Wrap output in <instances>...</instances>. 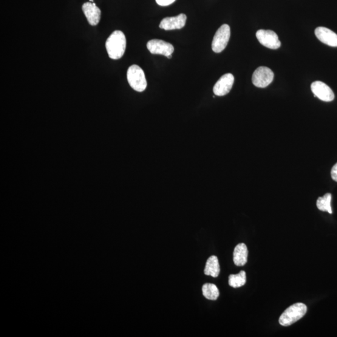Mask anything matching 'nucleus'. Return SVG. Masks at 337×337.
<instances>
[{
    "label": "nucleus",
    "instance_id": "1",
    "mask_svg": "<svg viewBox=\"0 0 337 337\" xmlns=\"http://www.w3.org/2000/svg\"><path fill=\"white\" fill-rule=\"evenodd\" d=\"M126 48V39L121 31L116 30L109 36L106 42V48L109 58L119 59L123 57Z\"/></svg>",
    "mask_w": 337,
    "mask_h": 337
},
{
    "label": "nucleus",
    "instance_id": "2",
    "mask_svg": "<svg viewBox=\"0 0 337 337\" xmlns=\"http://www.w3.org/2000/svg\"><path fill=\"white\" fill-rule=\"evenodd\" d=\"M307 311V306L302 303H297L291 305L280 316L279 321L280 324L282 326H290L303 318Z\"/></svg>",
    "mask_w": 337,
    "mask_h": 337
},
{
    "label": "nucleus",
    "instance_id": "3",
    "mask_svg": "<svg viewBox=\"0 0 337 337\" xmlns=\"http://www.w3.org/2000/svg\"><path fill=\"white\" fill-rule=\"evenodd\" d=\"M130 86L138 92H143L147 87V81L143 70L138 65H132L127 72Z\"/></svg>",
    "mask_w": 337,
    "mask_h": 337
},
{
    "label": "nucleus",
    "instance_id": "4",
    "mask_svg": "<svg viewBox=\"0 0 337 337\" xmlns=\"http://www.w3.org/2000/svg\"><path fill=\"white\" fill-rule=\"evenodd\" d=\"M231 29L228 25H223L217 31L212 42V49L215 53L222 52L228 44Z\"/></svg>",
    "mask_w": 337,
    "mask_h": 337
},
{
    "label": "nucleus",
    "instance_id": "5",
    "mask_svg": "<svg viewBox=\"0 0 337 337\" xmlns=\"http://www.w3.org/2000/svg\"><path fill=\"white\" fill-rule=\"evenodd\" d=\"M274 74L271 69L265 66L259 67L253 73V83L260 88L266 87L273 81Z\"/></svg>",
    "mask_w": 337,
    "mask_h": 337
},
{
    "label": "nucleus",
    "instance_id": "6",
    "mask_svg": "<svg viewBox=\"0 0 337 337\" xmlns=\"http://www.w3.org/2000/svg\"><path fill=\"white\" fill-rule=\"evenodd\" d=\"M147 48L150 53L153 55H161L171 58L172 54L174 53V47L169 42L160 40V39H152L147 44Z\"/></svg>",
    "mask_w": 337,
    "mask_h": 337
},
{
    "label": "nucleus",
    "instance_id": "7",
    "mask_svg": "<svg viewBox=\"0 0 337 337\" xmlns=\"http://www.w3.org/2000/svg\"><path fill=\"white\" fill-rule=\"evenodd\" d=\"M256 37L260 44L270 49L277 50L281 46L278 36L273 31L260 30L256 33Z\"/></svg>",
    "mask_w": 337,
    "mask_h": 337
},
{
    "label": "nucleus",
    "instance_id": "8",
    "mask_svg": "<svg viewBox=\"0 0 337 337\" xmlns=\"http://www.w3.org/2000/svg\"><path fill=\"white\" fill-rule=\"evenodd\" d=\"M311 89L314 96L322 101L330 102L335 98L332 89L322 81L313 82L311 84Z\"/></svg>",
    "mask_w": 337,
    "mask_h": 337
},
{
    "label": "nucleus",
    "instance_id": "9",
    "mask_svg": "<svg viewBox=\"0 0 337 337\" xmlns=\"http://www.w3.org/2000/svg\"><path fill=\"white\" fill-rule=\"evenodd\" d=\"M234 82V76L231 73L223 75L214 85L213 92L215 95L223 96L231 92Z\"/></svg>",
    "mask_w": 337,
    "mask_h": 337
},
{
    "label": "nucleus",
    "instance_id": "10",
    "mask_svg": "<svg viewBox=\"0 0 337 337\" xmlns=\"http://www.w3.org/2000/svg\"><path fill=\"white\" fill-rule=\"evenodd\" d=\"M187 16L181 13L177 16L166 17L161 21L160 28L165 30H179L185 26Z\"/></svg>",
    "mask_w": 337,
    "mask_h": 337
},
{
    "label": "nucleus",
    "instance_id": "11",
    "mask_svg": "<svg viewBox=\"0 0 337 337\" xmlns=\"http://www.w3.org/2000/svg\"><path fill=\"white\" fill-rule=\"evenodd\" d=\"M87 20L92 26L98 25L100 21L101 11L98 7H96L95 3L87 2L82 7Z\"/></svg>",
    "mask_w": 337,
    "mask_h": 337
},
{
    "label": "nucleus",
    "instance_id": "12",
    "mask_svg": "<svg viewBox=\"0 0 337 337\" xmlns=\"http://www.w3.org/2000/svg\"><path fill=\"white\" fill-rule=\"evenodd\" d=\"M317 38L323 43L332 47H337V35L325 27H318L315 31Z\"/></svg>",
    "mask_w": 337,
    "mask_h": 337
},
{
    "label": "nucleus",
    "instance_id": "13",
    "mask_svg": "<svg viewBox=\"0 0 337 337\" xmlns=\"http://www.w3.org/2000/svg\"><path fill=\"white\" fill-rule=\"evenodd\" d=\"M248 249L245 243L238 244L234 249L233 260L235 265L243 266L248 262Z\"/></svg>",
    "mask_w": 337,
    "mask_h": 337
},
{
    "label": "nucleus",
    "instance_id": "14",
    "mask_svg": "<svg viewBox=\"0 0 337 337\" xmlns=\"http://www.w3.org/2000/svg\"><path fill=\"white\" fill-rule=\"evenodd\" d=\"M220 273V265L219 260L216 256H212L207 260L205 269L206 276L217 277Z\"/></svg>",
    "mask_w": 337,
    "mask_h": 337
},
{
    "label": "nucleus",
    "instance_id": "15",
    "mask_svg": "<svg viewBox=\"0 0 337 337\" xmlns=\"http://www.w3.org/2000/svg\"><path fill=\"white\" fill-rule=\"evenodd\" d=\"M246 283V273L240 271L238 274H231L229 277V284L233 288H239L244 285Z\"/></svg>",
    "mask_w": 337,
    "mask_h": 337
},
{
    "label": "nucleus",
    "instance_id": "16",
    "mask_svg": "<svg viewBox=\"0 0 337 337\" xmlns=\"http://www.w3.org/2000/svg\"><path fill=\"white\" fill-rule=\"evenodd\" d=\"M203 296L207 299L216 300L219 296V291L217 286L213 284H205L203 286Z\"/></svg>",
    "mask_w": 337,
    "mask_h": 337
},
{
    "label": "nucleus",
    "instance_id": "17",
    "mask_svg": "<svg viewBox=\"0 0 337 337\" xmlns=\"http://www.w3.org/2000/svg\"><path fill=\"white\" fill-rule=\"evenodd\" d=\"M331 200H332V194L330 193H327L325 194L324 196L319 197L317 201V208L319 210L332 214V208H331Z\"/></svg>",
    "mask_w": 337,
    "mask_h": 337
},
{
    "label": "nucleus",
    "instance_id": "18",
    "mask_svg": "<svg viewBox=\"0 0 337 337\" xmlns=\"http://www.w3.org/2000/svg\"><path fill=\"white\" fill-rule=\"evenodd\" d=\"M175 0H155L159 5L162 6V7H166L173 4Z\"/></svg>",
    "mask_w": 337,
    "mask_h": 337
},
{
    "label": "nucleus",
    "instance_id": "19",
    "mask_svg": "<svg viewBox=\"0 0 337 337\" xmlns=\"http://www.w3.org/2000/svg\"><path fill=\"white\" fill-rule=\"evenodd\" d=\"M331 175H332L333 180L337 182V163L333 167L332 171H331Z\"/></svg>",
    "mask_w": 337,
    "mask_h": 337
},
{
    "label": "nucleus",
    "instance_id": "20",
    "mask_svg": "<svg viewBox=\"0 0 337 337\" xmlns=\"http://www.w3.org/2000/svg\"><path fill=\"white\" fill-rule=\"evenodd\" d=\"M90 2H93V0H89Z\"/></svg>",
    "mask_w": 337,
    "mask_h": 337
}]
</instances>
